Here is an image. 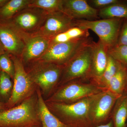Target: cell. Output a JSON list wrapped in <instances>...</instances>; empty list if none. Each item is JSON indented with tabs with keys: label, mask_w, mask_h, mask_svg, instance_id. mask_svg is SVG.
I'll return each instance as SVG.
<instances>
[{
	"label": "cell",
	"mask_w": 127,
	"mask_h": 127,
	"mask_svg": "<svg viewBox=\"0 0 127 127\" xmlns=\"http://www.w3.org/2000/svg\"><path fill=\"white\" fill-rule=\"evenodd\" d=\"M94 95L72 103L50 102L48 107L59 120L70 127H94L90 116Z\"/></svg>",
	"instance_id": "6da1fadb"
},
{
	"label": "cell",
	"mask_w": 127,
	"mask_h": 127,
	"mask_svg": "<svg viewBox=\"0 0 127 127\" xmlns=\"http://www.w3.org/2000/svg\"><path fill=\"white\" fill-rule=\"evenodd\" d=\"M40 126L37 95L0 112V127H32Z\"/></svg>",
	"instance_id": "7a4b0ae2"
},
{
	"label": "cell",
	"mask_w": 127,
	"mask_h": 127,
	"mask_svg": "<svg viewBox=\"0 0 127 127\" xmlns=\"http://www.w3.org/2000/svg\"><path fill=\"white\" fill-rule=\"evenodd\" d=\"M25 67L32 81L45 95L49 94L61 81L64 68V66L40 60Z\"/></svg>",
	"instance_id": "3957f363"
},
{
	"label": "cell",
	"mask_w": 127,
	"mask_h": 127,
	"mask_svg": "<svg viewBox=\"0 0 127 127\" xmlns=\"http://www.w3.org/2000/svg\"><path fill=\"white\" fill-rule=\"evenodd\" d=\"M123 20L116 18L95 20H75L74 26L94 32L108 50L117 45Z\"/></svg>",
	"instance_id": "277c9868"
},
{
	"label": "cell",
	"mask_w": 127,
	"mask_h": 127,
	"mask_svg": "<svg viewBox=\"0 0 127 127\" xmlns=\"http://www.w3.org/2000/svg\"><path fill=\"white\" fill-rule=\"evenodd\" d=\"M10 56L15 65V73L11 95L7 103L9 108L20 104L34 95L36 86L26 71L21 58L11 55Z\"/></svg>",
	"instance_id": "5b68a950"
},
{
	"label": "cell",
	"mask_w": 127,
	"mask_h": 127,
	"mask_svg": "<svg viewBox=\"0 0 127 127\" xmlns=\"http://www.w3.org/2000/svg\"><path fill=\"white\" fill-rule=\"evenodd\" d=\"M93 41L89 36L67 42L51 45L39 60L64 66L83 48Z\"/></svg>",
	"instance_id": "8992f818"
},
{
	"label": "cell",
	"mask_w": 127,
	"mask_h": 127,
	"mask_svg": "<svg viewBox=\"0 0 127 127\" xmlns=\"http://www.w3.org/2000/svg\"><path fill=\"white\" fill-rule=\"evenodd\" d=\"M49 98V102L71 103L100 92L103 89L95 83L71 81L66 83Z\"/></svg>",
	"instance_id": "52a82bcc"
},
{
	"label": "cell",
	"mask_w": 127,
	"mask_h": 127,
	"mask_svg": "<svg viewBox=\"0 0 127 127\" xmlns=\"http://www.w3.org/2000/svg\"><path fill=\"white\" fill-rule=\"evenodd\" d=\"M93 42L83 48L64 66L61 80L62 83H66L78 78H90Z\"/></svg>",
	"instance_id": "ba28073f"
},
{
	"label": "cell",
	"mask_w": 127,
	"mask_h": 127,
	"mask_svg": "<svg viewBox=\"0 0 127 127\" xmlns=\"http://www.w3.org/2000/svg\"><path fill=\"white\" fill-rule=\"evenodd\" d=\"M47 12L37 7L28 6L16 14L10 22L21 33L36 34L45 20Z\"/></svg>",
	"instance_id": "9c48e42d"
},
{
	"label": "cell",
	"mask_w": 127,
	"mask_h": 127,
	"mask_svg": "<svg viewBox=\"0 0 127 127\" xmlns=\"http://www.w3.org/2000/svg\"><path fill=\"white\" fill-rule=\"evenodd\" d=\"M122 95H117L103 89L100 92L94 96L90 112L94 127L103 124L106 121L117 100Z\"/></svg>",
	"instance_id": "30bf717a"
},
{
	"label": "cell",
	"mask_w": 127,
	"mask_h": 127,
	"mask_svg": "<svg viewBox=\"0 0 127 127\" xmlns=\"http://www.w3.org/2000/svg\"><path fill=\"white\" fill-rule=\"evenodd\" d=\"M20 33L25 44L20 58L24 66H26L39 60L44 55L50 47L52 39L37 34L28 35Z\"/></svg>",
	"instance_id": "8fae6325"
},
{
	"label": "cell",
	"mask_w": 127,
	"mask_h": 127,
	"mask_svg": "<svg viewBox=\"0 0 127 127\" xmlns=\"http://www.w3.org/2000/svg\"><path fill=\"white\" fill-rule=\"evenodd\" d=\"M74 20L62 11L48 13L43 25L36 34L52 39L75 27Z\"/></svg>",
	"instance_id": "7c38bea8"
},
{
	"label": "cell",
	"mask_w": 127,
	"mask_h": 127,
	"mask_svg": "<svg viewBox=\"0 0 127 127\" xmlns=\"http://www.w3.org/2000/svg\"><path fill=\"white\" fill-rule=\"evenodd\" d=\"M0 40L5 52L20 58L24 42L20 32L9 21H0Z\"/></svg>",
	"instance_id": "4fadbf2b"
},
{
	"label": "cell",
	"mask_w": 127,
	"mask_h": 127,
	"mask_svg": "<svg viewBox=\"0 0 127 127\" xmlns=\"http://www.w3.org/2000/svg\"><path fill=\"white\" fill-rule=\"evenodd\" d=\"M62 11L73 20H95L100 18L98 10L86 0H63Z\"/></svg>",
	"instance_id": "5bb4252c"
},
{
	"label": "cell",
	"mask_w": 127,
	"mask_h": 127,
	"mask_svg": "<svg viewBox=\"0 0 127 127\" xmlns=\"http://www.w3.org/2000/svg\"><path fill=\"white\" fill-rule=\"evenodd\" d=\"M92 68L90 78L96 85L105 70L108 61V50L100 40L93 42Z\"/></svg>",
	"instance_id": "9a60e30c"
},
{
	"label": "cell",
	"mask_w": 127,
	"mask_h": 127,
	"mask_svg": "<svg viewBox=\"0 0 127 127\" xmlns=\"http://www.w3.org/2000/svg\"><path fill=\"white\" fill-rule=\"evenodd\" d=\"M36 92L41 127H71L63 123L50 111L43 100L42 94L39 88L37 89Z\"/></svg>",
	"instance_id": "2e32d148"
},
{
	"label": "cell",
	"mask_w": 127,
	"mask_h": 127,
	"mask_svg": "<svg viewBox=\"0 0 127 127\" xmlns=\"http://www.w3.org/2000/svg\"><path fill=\"white\" fill-rule=\"evenodd\" d=\"M113 127H126L127 120V92L119 98L114 105L112 116Z\"/></svg>",
	"instance_id": "e0dca14e"
},
{
	"label": "cell",
	"mask_w": 127,
	"mask_h": 127,
	"mask_svg": "<svg viewBox=\"0 0 127 127\" xmlns=\"http://www.w3.org/2000/svg\"><path fill=\"white\" fill-rule=\"evenodd\" d=\"M31 0H9L0 9V21H7L11 20L22 9L29 6Z\"/></svg>",
	"instance_id": "ac0fdd59"
},
{
	"label": "cell",
	"mask_w": 127,
	"mask_h": 127,
	"mask_svg": "<svg viewBox=\"0 0 127 127\" xmlns=\"http://www.w3.org/2000/svg\"><path fill=\"white\" fill-rule=\"evenodd\" d=\"M127 68L121 65L105 89L117 95H122L127 88Z\"/></svg>",
	"instance_id": "d6986e66"
},
{
	"label": "cell",
	"mask_w": 127,
	"mask_h": 127,
	"mask_svg": "<svg viewBox=\"0 0 127 127\" xmlns=\"http://www.w3.org/2000/svg\"><path fill=\"white\" fill-rule=\"evenodd\" d=\"M98 15L101 19H127V0H121L114 4L98 10Z\"/></svg>",
	"instance_id": "ffe728a7"
},
{
	"label": "cell",
	"mask_w": 127,
	"mask_h": 127,
	"mask_svg": "<svg viewBox=\"0 0 127 127\" xmlns=\"http://www.w3.org/2000/svg\"><path fill=\"white\" fill-rule=\"evenodd\" d=\"M88 30L74 27L52 38L51 45L64 43L89 36Z\"/></svg>",
	"instance_id": "44dd1931"
},
{
	"label": "cell",
	"mask_w": 127,
	"mask_h": 127,
	"mask_svg": "<svg viewBox=\"0 0 127 127\" xmlns=\"http://www.w3.org/2000/svg\"><path fill=\"white\" fill-rule=\"evenodd\" d=\"M121 65L108 55L106 67L101 77L97 84V86L104 89L106 88L109 81L115 75Z\"/></svg>",
	"instance_id": "7402d4cb"
},
{
	"label": "cell",
	"mask_w": 127,
	"mask_h": 127,
	"mask_svg": "<svg viewBox=\"0 0 127 127\" xmlns=\"http://www.w3.org/2000/svg\"><path fill=\"white\" fill-rule=\"evenodd\" d=\"M63 0H31L29 6L42 9L48 13L62 11Z\"/></svg>",
	"instance_id": "603a6c76"
},
{
	"label": "cell",
	"mask_w": 127,
	"mask_h": 127,
	"mask_svg": "<svg viewBox=\"0 0 127 127\" xmlns=\"http://www.w3.org/2000/svg\"><path fill=\"white\" fill-rule=\"evenodd\" d=\"M108 54L127 69V46L116 45L108 50Z\"/></svg>",
	"instance_id": "cb8c5ba5"
},
{
	"label": "cell",
	"mask_w": 127,
	"mask_h": 127,
	"mask_svg": "<svg viewBox=\"0 0 127 127\" xmlns=\"http://www.w3.org/2000/svg\"><path fill=\"white\" fill-rule=\"evenodd\" d=\"M0 70L7 73L11 79H14L15 65L10 55L6 52L0 56Z\"/></svg>",
	"instance_id": "d4e9b609"
},
{
	"label": "cell",
	"mask_w": 127,
	"mask_h": 127,
	"mask_svg": "<svg viewBox=\"0 0 127 127\" xmlns=\"http://www.w3.org/2000/svg\"><path fill=\"white\" fill-rule=\"evenodd\" d=\"M11 79L8 74L0 70V94L3 97H7L12 91Z\"/></svg>",
	"instance_id": "484cf974"
},
{
	"label": "cell",
	"mask_w": 127,
	"mask_h": 127,
	"mask_svg": "<svg viewBox=\"0 0 127 127\" xmlns=\"http://www.w3.org/2000/svg\"><path fill=\"white\" fill-rule=\"evenodd\" d=\"M87 1L92 7L99 10L118 3L120 0H91Z\"/></svg>",
	"instance_id": "4316f807"
},
{
	"label": "cell",
	"mask_w": 127,
	"mask_h": 127,
	"mask_svg": "<svg viewBox=\"0 0 127 127\" xmlns=\"http://www.w3.org/2000/svg\"><path fill=\"white\" fill-rule=\"evenodd\" d=\"M117 45L127 46V19L123 21Z\"/></svg>",
	"instance_id": "83f0119b"
},
{
	"label": "cell",
	"mask_w": 127,
	"mask_h": 127,
	"mask_svg": "<svg viewBox=\"0 0 127 127\" xmlns=\"http://www.w3.org/2000/svg\"><path fill=\"white\" fill-rule=\"evenodd\" d=\"M95 127H113V123L111 120L106 124L98 125Z\"/></svg>",
	"instance_id": "f1b7e54d"
},
{
	"label": "cell",
	"mask_w": 127,
	"mask_h": 127,
	"mask_svg": "<svg viewBox=\"0 0 127 127\" xmlns=\"http://www.w3.org/2000/svg\"><path fill=\"white\" fill-rule=\"evenodd\" d=\"M9 1V0H0V9L3 7Z\"/></svg>",
	"instance_id": "f546056e"
},
{
	"label": "cell",
	"mask_w": 127,
	"mask_h": 127,
	"mask_svg": "<svg viewBox=\"0 0 127 127\" xmlns=\"http://www.w3.org/2000/svg\"><path fill=\"white\" fill-rule=\"evenodd\" d=\"M5 52L4 48L2 45V43L0 40V56Z\"/></svg>",
	"instance_id": "4dcf8cb0"
},
{
	"label": "cell",
	"mask_w": 127,
	"mask_h": 127,
	"mask_svg": "<svg viewBox=\"0 0 127 127\" xmlns=\"http://www.w3.org/2000/svg\"><path fill=\"white\" fill-rule=\"evenodd\" d=\"M3 107H4L3 104H2V103L0 102V111L2 110V108H3Z\"/></svg>",
	"instance_id": "1f68e13d"
},
{
	"label": "cell",
	"mask_w": 127,
	"mask_h": 127,
	"mask_svg": "<svg viewBox=\"0 0 127 127\" xmlns=\"http://www.w3.org/2000/svg\"><path fill=\"white\" fill-rule=\"evenodd\" d=\"M126 92H127V88H126Z\"/></svg>",
	"instance_id": "d6a6232c"
},
{
	"label": "cell",
	"mask_w": 127,
	"mask_h": 127,
	"mask_svg": "<svg viewBox=\"0 0 127 127\" xmlns=\"http://www.w3.org/2000/svg\"><path fill=\"white\" fill-rule=\"evenodd\" d=\"M41 127L40 126H35V127Z\"/></svg>",
	"instance_id": "836d02e7"
},
{
	"label": "cell",
	"mask_w": 127,
	"mask_h": 127,
	"mask_svg": "<svg viewBox=\"0 0 127 127\" xmlns=\"http://www.w3.org/2000/svg\"></svg>",
	"instance_id": "e575fe53"
}]
</instances>
